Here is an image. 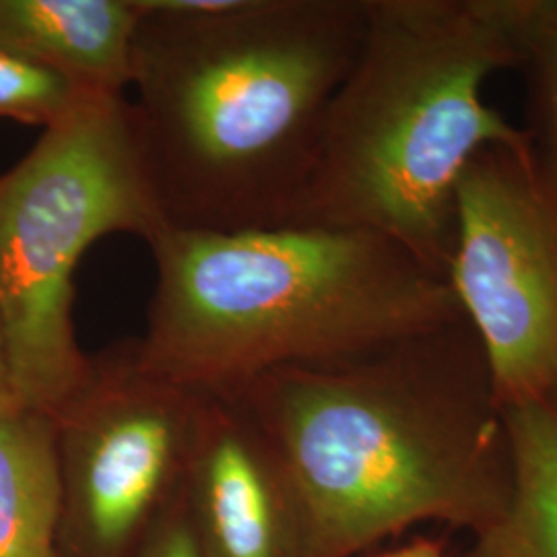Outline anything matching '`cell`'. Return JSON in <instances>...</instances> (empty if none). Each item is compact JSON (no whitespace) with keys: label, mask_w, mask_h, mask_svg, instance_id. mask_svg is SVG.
Instances as JSON below:
<instances>
[{"label":"cell","mask_w":557,"mask_h":557,"mask_svg":"<svg viewBox=\"0 0 557 557\" xmlns=\"http://www.w3.org/2000/svg\"><path fill=\"white\" fill-rule=\"evenodd\" d=\"M147 246L156 287L135 356L202 395H232L278 368L361 358L462 319L446 278L363 230L165 227Z\"/></svg>","instance_id":"3957f363"},{"label":"cell","mask_w":557,"mask_h":557,"mask_svg":"<svg viewBox=\"0 0 557 557\" xmlns=\"http://www.w3.org/2000/svg\"><path fill=\"white\" fill-rule=\"evenodd\" d=\"M180 502L200 557H319L292 479L236 398H200Z\"/></svg>","instance_id":"ba28073f"},{"label":"cell","mask_w":557,"mask_h":557,"mask_svg":"<svg viewBox=\"0 0 557 557\" xmlns=\"http://www.w3.org/2000/svg\"><path fill=\"white\" fill-rule=\"evenodd\" d=\"M20 409L17 400L13 395L11 386V376H9V366H7V356H4V343H2V333H0V413Z\"/></svg>","instance_id":"2e32d148"},{"label":"cell","mask_w":557,"mask_h":557,"mask_svg":"<svg viewBox=\"0 0 557 557\" xmlns=\"http://www.w3.org/2000/svg\"><path fill=\"white\" fill-rule=\"evenodd\" d=\"M96 94L57 71L0 50V119L48 128ZM100 94V91H98Z\"/></svg>","instance_id":"4fadbf2b"},{"label":"cell","mask_w":557,"mask_h":557,"mask_svg":"<svg viewBox=\"0 0 557 557\" xmlns=\"http://www.w3.org/2000/svg\"><path fill=\"white\" fill-rule=\"evenodd\" d=\"M379 557H448V554L444 549V543L434 539H418Z\"/></svg>","instance_id":"9a60e30c"},{"label":"cell","mask_w":557,"mask_h":557,"mask_svg":"<svg viewBox=\"0 0 557 557\" xmlns=\"http://www.w3.org/2000/svg\"><path fill=\"white\" fill-rule=\"evenodd\" d=\"M502 413L512 496L499 524L462 557H557V393Z\"/></svg>","instance_id":"30bf717a"},{"label":"cell","mask_w":557,"mask_h":557,"mask_svg":"<svg viewBox=\"0 0 557 557\" xmlns=\"http://www.w3.org/2000/svg\"><path fill=\"white\" fill-rule=\"evenodd\" d=\"M137 21L135 0H0V50L126 96Z\"/></svg>","instance_id":"9c48e42d"},{"label":"cell","mask_w":557,"mask_h":557,"mask_svg":"<svg viewBox=\"0 0 557 557\" xmlns=\"http://www.w3.org/2000/svg\"><path fill=\"white\" fill-rule=\"evenodd\" d=\"M518 66L508 0H366L358 59L289 225L379 234L446 278L465 170L487 147L533 145L483 98Z\"/></svg>","instance_id":"277c9868"},{"label":"cell","mask_w":557,"mask_h":557,"mask_svg":"<svg viewBox=\"0 0 557 557\" xmlns=\"http://www.w3.org/2000/svg\"><path fill=\"white\" fill-rule=\"evenodd\" d=\"M135 557H200L199 549L188 533L180 499Z\"/></svg>","instance_id":"5bb4252c"},{"label":"cell","mask_w":557,"mask_h":557,"mask_svg":"<svg viewBox=\"0 0 557 557\" xmlns=\"http://www.w3.org/2000/svg\"><path fill=\"white\" fill-rule=\"evenodd\" d=\"M60 512L52 418L0 413V557H60Z\"/></svg>","instance_id":"8fae6325"},{"label":"cell","mask_w":557,"mask_h":557,"mask_svg":"<svg viewBox=\"0 0 557 557\" xmlns=\"http://www.w3.org/2000/svg\"><path fill=\"white\" fill-rule=\"evenodd\" d=\"M202 393L145 370L133 341L91 358L52 416L60 557H135L182 494Z\"/></svg>","instance_id":"52a82bcc"},{"label":"cell","mask_w":557,"mask_h":557,"mask_svg":"<svg viewBox=\"0 0 557 557\" xmlns=\"http://www.w3.org/2000/svg\"><path fill=\"white\" fill-rule=\"evenodd\" d=\"M131 124L168 227L289 225L366 0H135Z\"/></svg>","instance_id":"6da1fadb"},{"label":"cell","mask_w":557,"mask_h":557,"mask_svg":"<svg viewBox=\"0 0 557 557\" xmlns=\"http://www.w3.org/2000/svg\"><path fill=\"white\" fill-rule=\"evenodd\" d=\"M165 227L126 96H85L0 176V333L20 409L52 418L89 374L73 319L83 255Z\"/></svg>","instance_id":"5b68a950"},{"label":"cell","mask_w":557,"mask_h":557,"mask_svg":"<svg viewBox=\"0 0 557 557\" xmlns=\"http://www.w3.org/2000/svg\"><path fill=\"white\" fill-rule=\"evenodd\" d=\"M273 444L319 557L438 520L475 539L512 496L510 440L465 319L361 358L267 372L223 395Z\"/></svg>","instance_id":"7a4b0ae2"},{"label":"cell","mask_w":557,"mask_h":557,"mask_svg":"<svg viewBox=\"0 0 557 557\" xmlns=\"http://www.w3.org/2000/svg\"><path fill=\"white\" fill-rule=\"evenodd\" d=\"M446 281L499 409L557 393V184L531 147H487L458 182Z\"/></svg>","instance_id":"8992f818"},{"label":"cell","mask_w":557,"mask_h":557,"mask_svg":"<svg viewBox=\"0 0 557 557\" xmlns=\"http://www.w3.org/2000/svg\"><path fill=\"white\" fill-rule=\"evenodd\" d=\"M527 89L524 126L557 184V0H508Z\"/></svg>","instance_id":"7c38bea8"}]
</instances>
